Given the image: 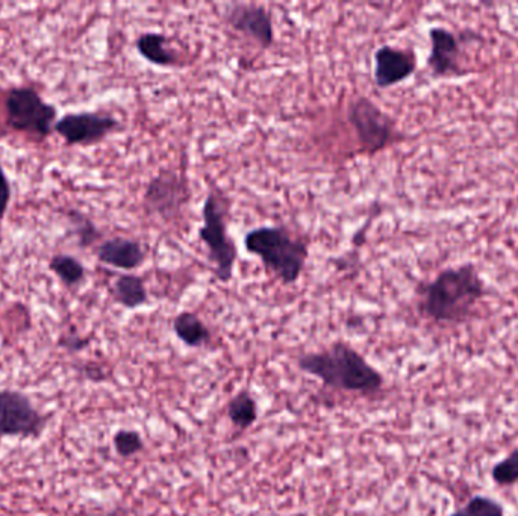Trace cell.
I'll return each instance as SVG.
<instances>
[{
    "instance_id": "cell-1",
    "label": "cell",
    "mask_w": 518,
    "mask_h": 516,
    "mask_svg": "<svg viewBox=\"0 0 518 516\" xmlns=\"http://www.w3.org/2000/svg\"><path fill=\"white\" fill-rule=\"evenodd\" d=\"M485 294V283L473 265L447 268L423 288L422 309L437 323H462Z\"/></svg>"
},
{
    "instance_id": "cell-2",
    "label": "cell",
    "mask_w": 518,
    "mask_h": 516,
    "mask_svg": "<svg viewBox=\"0 0 518 516\" xmlns=\"http://www.w3.org/2000/svg\"><path fill=\"white\" fill-rule=\"evenodd\" d=\"M299 367L325 385L346 391L376 392L384 383L376 368L346 342H335L325 352L302 356Z\"/></svg>"
},
{
    "instance_id": "cell-3",
    "label": "cell",
    "mask_w": 518,
    "mask_h": 516,
    "mask_svg": "<svg viewBox=\"0 0 518 516\" xmlns=\"http://www.w3.org/2000/svg\"><path fill=\"white\" fill-rule=\"evenodd\" d=\"M244 249L282 285H294L308 261V244L287 226H259L244 235Z\"/></svg>"
},
{
    "instance_id": "cell-4",
    "label": "cell",
    "mask_w": 518,
    "mask_h": 516,
    "mask_svg": "<svg viewBox=\"0 0 518 516\" xmlns=\"http://www.w3.org/2000/svg\"><path fill=\"white\" fill-rule=\"evenodd\" d=\"M202 220L197 237L205 246L214 276L219 282L229 283L234 277L238 250L229 235L228 205L214 191H210L203 202Z\"/></svg>"
},
{
    "instance_id": "cell-5",
    "label": "cell",
    "mask_w": 518,
    "mask_h": 516,
    "mask_svg": "<svg viewBox=\"0 0 518 516\" xmlns=\"http://www.w3.org/2000/svg\"><path fill=\"white\" fill-rule=\"evenodd\" d=\"M5 114L11 129L37 138H47L58 122V111L35 88L16 87L5 97Z\"/></svg>"
},
{
    "instance_id": "cell-6",
    "label": "cell",
    "mask_w": 518,
    "mask_h": 516,
    "mask_svg": "<svg viewBox=\"0 0 518 516\" xmlns=\"http://www.w3.org/2000/svg\"><path fill=\"white\" fill-rule=\"evenodd\" d=\"M347 120L362 152L373 156L399 140L396 123L369 97L359 96L347 106Z\"/></svg>"
},
{
    "instance_id": "cell-7",
    "label": "cell",
    "mask_w": 518,
    "mask_h": 516,
    "mask_svg": "<svg viewBox=\"0 0 518 516\" xmlns=\"http://www.w3.org/2000/svg\"><path fill=\"white\" fill-rule=\"evenodd\" d=\"M52 414L35 408L31 397L17 389H0V441L4 438L38 439Z\"/></svg>"
},
{
    "instance_id": "cell-8",
    "label": "cell",
    "mask_w": 518,
    "mask_h": 516,
    "mask_svg": "<svg viewBox=\"0 0 518 516\" xmlns=\"http://www.w3.org/2000/svg\"><path fill=\"white\" fill-rule=\"evenodd\" d=\"M190 197V185L184 176L175 170H161L146 185L143 208L150 217L169 223L181 215Z\"/></svg>"
},
{
    "instance_id": "cell-9",
    "label": "cell",
    "mask_w": 518,
    "mask_h": 516,
    "mask_svg": "<svg viewBox=\"0 0 518 516\" xmlns=\"http://www.w3.org/2000/svg\"><path fill=\"white\" fill-rule=\"evenodd\" d=\"M120 122L103 112H69L58 119L54 131L67 146H93L119 131Z\"/></svg>"
},
{
    "instance_id": "cell-10",
    "label": "cell",
    "mask_w": 518,
    "mask_h": 516,
    "mask_svg": "<svg viewBox=\"0 0 518 516\" xmlns=\"http://www.w3.org/2000/svg\"><path fill=\"white\" fill-rule=\"evenodd\" d=\"M226 23L256 46L270 49L275 44L272 14L263 5L235 4L226 10Z\"/></svg>"
},
{
    "instance_id": "cell-11",
    "label": "cell",
    "mask_w": 518,
    "mask_h": 516,
    "mask_svg": "<svg viewBox=\"0 0 518 516\" xmlns=\"http://www.w3.org/2000/svg\"><path fill=\"white\" fill-rule=\"evenodd\" d=\"M417 69V60L414 53L394 46H381L375 52L376 87L381 90L402 84L411 78Z\"/></svg>"
},
{
    "instance_id": "cell-12",
    "label": "cell",
    "mask_w": 518,
    "mask_h": 516,
    "mask_svg": "<svg viewBox=\"0 0 518 516\" xmlns=\"http://www.w3.org/2000/svg\"><path fill=\"white\" fill-rule=\"evenodd\" d=\"M146 256V250L140 241L125 237L105 240L96 249V258L100 264L126 271V273L140 268L146 261Z\"/></svg>"
},
{
    "instance_id": "cell-13",
    "label": "cell",
    "mask_w": 518,
    "mask_h": 516,
    "mask_svg": "<svg viewBox=\"0 0 518 516\" xmlns=\"http://www.w3.org/2000/svg\"><path fill=\"white\" fill-rule=\"evenodd\" d=\"M431 38V53H429L428 66L435 76L459 75V47L458 38L446 28H432L429 31Z\"/></svg>"
},
{
    "instance_id": "cell-14",
    "label": "cell",
    "mask_w": 518,
    "mask_h": 516,
    "mask_svg": "<svg viewBox=\"0 0 518 516\" xmlns=\"http://www.w3.org/2000/svg\"><path fill=\"white\" fill-rule=\"evenodd\" d=\"M138 55L147 63L161 69L182 66L181 56L170 43V38L161 32H143L135 41Z\"/></svg>"
},
{
    "instance_id": "cell-15",
    "label": "cell",
    "mask_w": 518,
    "mask_h": 516,
    "mask_svg": "<svg viewBox=\"0 0 518 516\" xmlns=\"http://www.w3.org/2000/svg\"><path fill=\"white\" fill-rule=\"evenodd\" d=\"M113 299L125 309H138L147 305L149 293H147L146 282L138 274L123 273L114 280L111 288Z\"/></svg>"
},
{
    "instance_id": "cell-16",
    "label": "cell",
    "mask_w": 518,
    "mask_h": 516,
    "mask_svg": "<svg viewBox=\"0 0 518 516\" xmlns=\"http://www.w3.org/2000/svg\"><path fill=\"white\" fill-rule=\"evenodd\" d=\"M49 270L58 277L66 288H78L87 279V268L75 256L58 253L49 261Z\"/></svg>"
},
{
    "instance_id": "cell-17",
    "label": "cell",
    "mask_w": 518,
    "mask_h": 516,
    "mask_svg": "<svg viewBox=\"0 0 518 516\" xmlns=\"http://www.w3.org/2000/svg\"><path fill=\"white\" fill-rule=\"evenodd\" d=\"M173 330L188 347H200L210 341V330L194 312H181L173 320Z\"/></svg>"
},
{
    "instance_id": "cell-18",
    "label": "cell",
    "mask_w": 518,
    "mask_h": 516,
    "mask_svg": "<svg viewBox=\"0 0 518 516\" xmlns=\"http://www.w3.org/2000/svg\"><path fill=\"white\" fill-rule=\"evenodd\" d=\"M228 414L235 426L247 429L258 418V409L249 392H241L229 403Z\"/></svg>"
},
{
    "instance_id": "cell-19",
    "label": "cell",
    "mask_w": 518,
    "mask_h": 516,
    "mask_svg": "<svg viewBox=\"0 0 518 516\" xmlns=\"http://www.w3.org/2000/svg\"><path fill=\"white\" fill-rule=\"evenodd\" d=\"M450 516H505V509L499 501L484 495H476L462 509Z\"/></svg>"
},
{
    "instance_id": "cell-20",
    "label": "cell",
    "mask_w": 518,
    "mask_h": 516,
    "mask_svg": "<svg viewBox=\"0 0 518 516\" xmlns=\"http://www.w3.org/2000/svg\"><path fill=\"white\" fill-rule=\"evenodd\" d=\"M70 223H72L73 231L78 238L79 246L90 247L100 238L99 229L94 226L90 218L78 211L70 212Z\"/></svg>"
},
{
    "instance_id": "cell-21",
    "label": "cell",
    "mask_w": 518,
    "mask_h": 516,
    "mask_svg": "<svg viewBox=\"0 0 518 516\" xmlns=\"http://www.w3.org/2000/svg\"><path fill=\"white\" fill-rule=\"evenodd\" d=\"M494 482L500 486L514 485L518 482V450L512 451L499 464L494 465L491 471Z\"/></svg>"
},
{
    "instance_id": "cell-22",
    "label": "cell",
    "mask_w": 518,
    "mask_h": 516,
    "mask_svg": "<svg viewBox=\"0 0 518 516\" xmlns=\"http://www.w3.org/2000/svg\"><path fill=\"white\" fill-rule=\"evenodd\" d=\"M114 448L117 454L123 457L134 456L135 453L143 448L141 436L134 430H119L114 435Z\"/></svg>"
},
{
    "instance_id": "cell-23",
    "label": "cell",
    "mask_w": 518,
    "mask_h": 516,
    "mask_svg": "<svg viewBox=\"0 0 518 516\" xmlns=\"http://www.w3.org/2000/svg\"><path fill=\"white\" fill-rule=\"evenodd\" d=\"M11 202V185L4 167L0 164V224L7 215Z\"/></svg>"
},
{
    "instance_id": "cell-24",
    "label": "cell",
    "mask_w": 518,
    "mask_h": 516,
    "mask_svg": "<svg viewBox=\"0 0 518 516\" xmlns=\"http://www.w3.org/2000/svg\"><path fill=\"white\" fill-rule=\"evenodd\" d=\"M60 347L69 350V352L76 353L84 350L90 344V339L84 338V336L76 335V333H67V335L61 336Z\"/></svg>"
},
{
    "instance_id": "cell-25",
    "label": "cell",
    "mask_w": 518,
    "mask_h": 516,
    "mask_svg": "<svg viewBox=\"0 0 518 516\" xmlns=\"http://www.w3.org/2000/svg\"><path fill=\"white\" fill-rule=\"evenodd\" d=\"M85 376L88 377V379H91V380H102L103 377V374H102V370H100L99 367H85Z\"/></svg>"
}]
</instances>
